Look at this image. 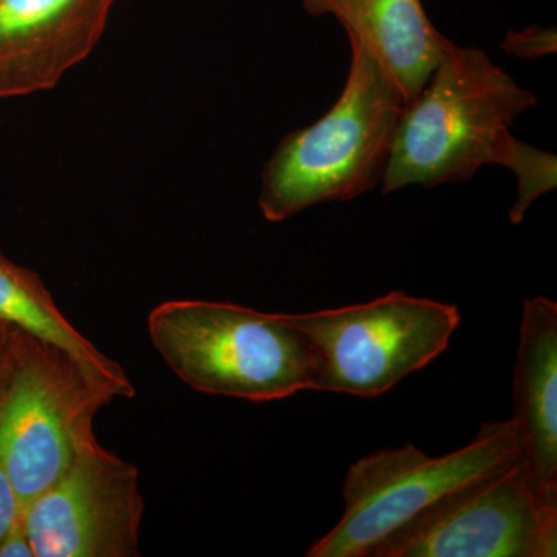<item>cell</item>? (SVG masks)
Wrapping results in <instances>:
<instances>
[{"label": "cell", "instance_id": "obj_1", "mask_svg": "<svg viewBox=\"0 0 557 557\" xmlns=\"http://www.w3.org/2000/svg\"><path fill=\"white\" fill-rule=\"evenodd\" d=\"M536 104L482 50L446 39L426 86L403 110L381 193L468 182L487 164L509 170L523 145L512 123Z\"/></svg>", "mask_w": 557, "mask_h": 557}, {"label": "cell", "instance_id": "obj_2", "mask_svg": "<svg viewBox=\"0 0 557 557\" xmlns=\"http://www.w3.org/2000/svg\"><path fill=\"white\" fill-rule=\"evenodd\" d=\"M348 42L350 67L338 100L317 123L282 138L263 166L259 208L271 223L357 199L383 182L408 101L368 49Z\"/></svg>", "mask_w": 557, "mask_h": 557}, {"label": "cell", "instance_id": "obj_3", "mask_svg": "<svg viewBox=\"0 0 557 557\" xmlns=\"http://www.w3.org/2000/svg\"><path fill=\"white\" fill-rule=\"evenodd\" d=\"M148 332L168 368L200 394L269 403L313 391V348L288 314L166 300L150 311Z\"/></svg>", "mask_w": 557, "mask_h": 557}, {"label": "cell", "instance_id": "obj_4", "mask_svg": "<svg viewBox=\"0 0 557 557\" xmlns=\"http://www.w3.org/2000/svg\"><path fill=\"white\" fill-rule=\"evenodd\" d=\"M522 457L511 418L490 421L465 448L431 457L417 446L384 449L348 469L343 518L307 557H376L391 539L450 496Z\"/></svg>", "mask_w": 557, "mask_h": 557}, {"label": "cell", "instance_id": "obj_5", "mask_svg": "<svg viewBox=\"0 0 557 557\" xmlns=\"http://www.w3.org/2000/svg\"><path fill=\"white\" fill-rule=\"evenodd\" d=\"M313 348V391L375 398L448 348L461 317L453 304L392 292L358 306L288 314Z\"/></svg>", "mask_w": 557, "mask_h": 557}, {"label": "cell", "instance_id": "obj_6", "mask_svg": "<svg viewBox=\"0 0 557 557\" xmlns=\"http://www.w3.org/2000/svg\"><path fill=\"white\" fill-rule=\"evenodd\" d=\"M115 398L64 348L24 332L0 405V460L22 509L67 471L95 435L98 412Z\"/></svg>", "mask_w": 557, "mask_h": 557}, {"label": "cell", "instance_id": "obj_7", "mask_svg": "<svg viewBox=\"0 0 557 557\" xmlns=\"http://www.w3.org/2000/svg\"><path fill=\"white\" fill-rule=\"evenodd\" d=\"M557 500L523 457L458 491L376 557H555Z\"/></svg>", "mask_w": 557, "mask_h": 557}, {"label": "cell", "instance_id": "obj_8", "mask_svg": "<svg viewBox=\"0 0 557 557\" xmlns=\"http://www.w3.org/2000/svg\"><path fill=\"white\" fill-rule=\"evenodd\" d=\"M145 509L137 467L91 435L24 523L35 557H138Z\"/></svg>", "mask_w": 557, "mask_h": 557}, {"label": "cell", "instance_id": "obj_9", "mask_svg": "<svg viewBox=\"0 0 557 557\" xmlns=\"http://www.w3.org/2000/svg\"><path fill=\"white\" fill-rule=\"evenodd\" d=\"M120 0H0V98L54 89L90 57Z\"/></svg>", "mask_w": 557, "mask_h": 557}, {"label": "cell", "instance_id": "obj_10", "mask_svg": "<svg viewBox=\"0 0 557 557\" xmlns=\"http://www.w3.org/2000/svg\"><path fill=\"white\" fill-rule=\"evenodd\" d=\"M511 420L531 474L557 500V304L544 296L523 304Z\"/></svg>", "mask_w": 557, "mask_h": 557}, {"label": "cell", "instance_id": "obj_11", "mask_svg": "<svg viewBox=\"0 0 557 557\" xmlns=\"http://www.w3.org/2000/svg\"><path fill=\"white\" fill-rule=\"evenodd\" d=\"M310 16H332L348 39L379 60L410 102L437 67L446 38L421 0H300Z\"/></svg>", "mask_w": 557, "mask_h": 557}, {"label": "cell", "instance_id": "obj_12", "mask_svg": "<svg viewBox=\"0 0 557 557\" xmlns=\"http://www.w3.org/2000/svg\"><path fill=\"white\" fill-rule=\"evenodd\" d=\"M0 319L64 348L91 379L108 386L116 398H134L135 386L120 362L102 354L54 302L38 273L17 265L0 251Z\"/></svg>", "mask_w": 557, "mask_h": 557}, {"label": "cell", "instance_id": "obj_13", "mask_svg": "<svg viewBox=\"0 0 557 557\" xmlns=\"http://www.w3.org/2000/svg\"><path fill=\"white\" fill-rule=\"evenodd\" d=\"M556 156L523 145L518 160L512 164V174L518 177V199L509 209V220L519 225L525 218L528 208L556 188Z\"/></svg>", "mask_w": 557, "mask_h": 557}, {"label": "cell", "instance_id": "obj_14", "mask_svg": "<svg viewBox=\"0 0 557 557\" xmlns=\"http://www.w3.org/2000/svg\"><path fill=\"white\" fill-rule=\"evenodd\" d=\"M556 30L555 28L530 27L522 32H509L507 38L500 44L502 49L508 54H515L519 58L547 57L556 51Z\"/></svg>", "mask_w": 557, "mask_h": 557}, {"label": "cell", "instance_id": "obj_15", "mask_svg": "<svg viewBox=\"0 0 557 557\" xmlns=\"http://www.w3.org/2000/svg\"><path fill=\"white\" fill-rule=\"evenodd\" d=\"M24 330L0 319V405L5 397L14 369L20 359V350Z\"/></svg>", "mask_w": 557, "mask_h": 557}, {"label": "cell", "instance_id": "obj_16", "mask_svg": "<svg viewBox=\"0 0 557 557\" xmlns=\"http://www.w3.org/2000/svg\"><path fill=\"white\" fill-rule=\"evenodd\" d=\"M22 515H24V509H22L20 497H17L9 472L0 460V542Z\"/></svg>", "mask_w": 557, "mask_h": 557}, {"label": "cell", "instance_id": "obj_17", "mask_svg": "<svg viewBox=\"0 0 557 557\" xmlns=\"http://www.w3.org/2000/svg\"><path fill=\"white\" fill-rule=\"evenodd\" d=\"M0 557H35L30 537L24 523V515L16 520L0 542Z\"/></svg>", "mask_w": 557, "mask_h": 557}]
</instances>
